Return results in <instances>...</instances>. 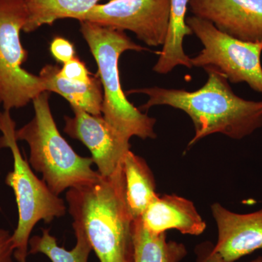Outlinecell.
I'll list each match as a JSON object with an SVG mask.
<instances>
[{"mask_svg":"<svg viewBox=\"0 0 262 262\" xmlns=\"http://www.w3.org/2000/svg\"><path fill=\"white\" fill-rule=\"evenodd\" d=\"M50 49L52 56L60 63H67L76 56L75 46L70 41L63 37L54 38Z\"/></svg>","mask_w":262,"mask_h":262,"instance_id":"ffe728a7","label":"cell"},{"mask_svg":"<svg viewBox=\"0 0 262 262\" xmlns=\"http://www.w3.org/2000/svg\"><path fill=\"white\" fill-rule=\"evenodd\" d=\"M80 32L89 45L98 66V76L103 89V118L120 135L130 140L157 137L156 120L141 113L127 100L122 91L118 61L124 52L149 51L133 42L123 31L89 21H80Z\"/></svg>","mask_w":262,"mask_h":262,"instance_id":"3957f363","label":"cell"},{"mask_svg":"<svg viewBox=\"0 0 262 262\" xmlns=\"http://www.w3.org/2000/svg\"><path fill=\"white\" fill-rule=\"evenodd\" d=\"M56 65H46L39 72L45 90L56 93L70 102L72 108H80L93 115H102V85L98 75L88 83L73 82L59 75Z\"/></svg>","mask_w":262,"mask_h":262,"instance_id":"4fadbf2b","label":"cell"},{"mask_svg":"<svg viewBox=\"0 0 262 262\" xmlns=\"http://www.w3.org/2000/svg\"><path fill=\"white\" fill-rule=\"evenodd\" d=\"M206 83L198 91L160 87L132 89L127 94H142L149 97L141 110L154 106H171L189 115L195 134L188 148L206 136L222 134L239 140L262 127V101H247L234 94L228 80L213 67H205Z\"/></svg>","mask_w":262,"mask_h":262,"instance_id":"6da1fadb","label":"cell"},{"mask_svg":"<svg viewBox=\"0 0 262 262\" xmlns=\"http://www.w3.org/2000/svg\"><path fill=\"white\" fill-rule=\"evenodd\" d=\"M192 15L231 37L262 42V0H189Z\"/></svg>","mask_w":262,"mask_h":262,"instance_id":"30bf717a","label":"cell"},{"mask_svg":"<svg viewBox=\"0 0 262 262\" xmlns=\"http://www.w3.org/2000/svg\"><path fill=\"white\" fill-rule=\"evenodd\" d=\"M0 104H2V101H1V99H0Z\"/></svg>","mask_w":262,"mask_h":262,"instance_id":"603a6c76","label":"cell"},{"mask_svg":"<svg viewBox=\"0 0 262 262\" xmlns=\"http://www.w3.org/2000/svg\"><path fill=\"white\" fill-rule=\"evenodd\" d=\"M74 230L77 243L73 249L68 251L58 246L49 229H43L42 236L36 235L29 239V255L42 253L52 262H89L90 253L93 251L89 239L80 229Z\"/></svg>","mask_w":262,"mask_h":262,"instance_id":"ac0fdd59","label":"cell"},{"mask_svg":"<svg viewBox=\"0 0 262 262\" xmlns=\"http://www.w3.org/2000/svg\"><path fill=\"white\" fill-rule=\"evenodd\" d=\"M101 0H25L27 20L23 31L33 32L43 25H53L60 19L73 18L80 21Z\"/></svg>","mask_w":262,"mask_h":262,"instance_id":"2e32d148","label":"cell"},{"mask_svg":"<svg viewBox=\"0 0 262 262\" xmlns=\"http://www.w3.org/2000/svg\"><path fill=\"white\" fill-rule=\"evenodd\" d=\"M14 248L12 234L5 229H0V262H14Z\"/></svg>","mask_w":262,"mask_h":262,"instance_id":"7402d4cb","label":"cell"},{"mask_svg":"<svg viewBox=\"0 0 262 262\" xmlns=\"http://www.w3.org/2000/svg\"><path fill=\"white\" fill-rule=\"evenodd\" d=\"M196 262H227L218 253L215 252L214 245L210 241H205L196 245L194 248ZM251 262H262V256Z\"/></svg>","mask_w":262,"mask_h":262,"instance_id":"44dd1931","label":"cell"},{"mask_svg":"<svg viewBox=\"0 0 262 262\" xmlns=\"http://www.w3.org/2000/svg\"><path fill=\"white\" fill-rule=\"evenodd\" d=\"M27 20L25 0H0V99L8 111L27 106L46 91L39 76L23 68L28 53L20 34Z\"/></svg>","mask_w":262,"mask_h":262,"instance_id":"8992f818","label":"cell"},{"mask_svg":"<svg viewBox=\"0 0 262 262\" xmlns=\"http://www.w3.org/2000/svg\"><path fill=\"white\" fill-rule=\"evenodd\" d=\"M211 208L218 227L214 250L226 261L234 262L262 250V208L246 214L229 211L218 203Z\"/></svg>","mask_w":262,"mask_h":262,"instance_id":"8fae6325","label":"cell"},{"mask_svg":"<svg viewBox=\"0 0 262 262\" xmlns=\"http://www.w3.org/2000/svg\"><path fill=\"white\" fill-rule=\"evenodd\" d=\"M134 262H180L187 256L184 244L167 241L166 233H151L140 218L134 220Z\"/></svg>","mask_w":262,"mask_h":262,"instance_id":"e0dca14e","label":"cell"},{"mask_svg":"<svg viewBox=\"0 0 262 262\" xmlns=\"http://www.w3.org/2000/svg\"><path fill=\"white\" fill-rule=\"evenodd\" d=\"M170 0H110L98 4L80 21L130 31L148 46H163L168 34Z\"/></svg>","mask_w":262,"mask_h":262,"instance_id":"ba28073f","label":"cell"},{"mask_svg":"<svg viewBox=\"0 0 262 262\" xmlns=\"http://www.w3.org/2000/svg\"><path fill=\"white\" fill-rule=\"evenodd\" d=\"M140 219L144 227L155 234L177 229L182 234L198 236L206 229L194 203L177 194H157Z\"/></svg>","mask_w":262,"mask_h":262,"instance_id":"7c38bea8","label":"cell"},{"mask_svg":"<svg viewBox=\"0 0 262 262\" xmlns=\"http://www.w3.org/2000/svg\"><path fill=\"white\" fill-rule=\"evenodd\" d=\"M72 110L74 117H64V132L90 150L101 176L112 175L130 151V140L120 135L102 115H93L77 108Z\"/></svg>","mask_w":262,"mask_h":262,"instance_id":"9c48e42d","label":"cell"},{"mask_svg":"<svg viewBox=\"0 0 262 262\" xmlns=\"http://www.w3.org/2000/svg\"><path fill=\"white\" fill-rule=\"evenodd\" d=\"M58 74L67 80L83 83L91 82L93 78V76L90 73L85 63L77 56L63 63V67L60 69Z\"/></svg>","mask_w":262,"mask_h":262,"instance_id":"d6986e66","label":"cell"},{"mask_svg":"<svg viewBox=\"0 0 262 262\" xmlns=\"http://www.w3.org/2000/svg\"><path fill=\"white\" fill-rule=\"evenodd\" d=\"M66 198L73 229L84 232L100 262H134L135 220L125 199L122 163L108 177L69 189Z\"/></svg>","mask_w":262,"mask_h":262,"instance_id":"7a4b0ae2","label":"cell"},{"mask_svg":"<svg viewBox=\"0 0 262 262\" xmlns=\"http://www.w3.org/2000/svg\"><path fill=\"white\" fill-rule=\"evenodd\" d=\"M186 24L203 46L199 54L191 58L192 67H213L229 82H246L262 94V42L239 40L194 15L187 17Z\"/></svg>","mask_w":262,"mask_h":262,"instance_id":"52a82bcc","label":"cell"},{"mask_svg":"<svg viewBox=\"0 0 262 262\" xmlns=\"http://www.w3.org/2000/svg\"><path fill=\"white\" fill-rule=\"evenodd\" d=\"M125 199L134 220L140 218L157 196L155 180L145 160L129 151L122 162Z\"/></svg>","mask_w":262,"mask_h":262,"instance_id":"9a60e30c","label":"cell"},{"mask_svg":"<svg viewBox=\"0 0 262 262\" xmlns=\"http://www.w3.org/2000/svg\"><path fill=\"white\" fill-rule=\"evenodd\" d=\"M16 124L10 111L0 113V148H8L13 158V170L5 177V182L13 190L18 211L16 229L12 234L14 258L27 262L29 242L33 229L38 222L51 223L66 214L64 201L54 194L46 182L38 178L24 158L15 138Z\"/></svg>","mask_w":262,"mask_h":262,"instance_id":"5b68a950","label":"cell"},{"mask_svg":"<svg viewBox=\"0 0 262 262\" xmlns=\"http://www.w3.org/2000/svg\"><path fill=\"white\" fill-rule=\"evenodd\" d=\"M50 92L33 99L32 120L15 130L17 140L24 141L30 149L29 164L42 173L52 192L59 195L66 189L96 182L101 174L92 168L91 158L80 156L60 134L49 105Z\"/></svg>","mask_w":262,"mask_h":262,"instance_id":"277c9868","label":"cell"},{"mask_svg":"<svg viewBox=\"0 0 262 262\" xmlns=\"http://www.w3.org/2000/svg\"><path fill=\"white\" fill-rule=\"evenodd\" d=\"M189 0H170V16L168 32L160 58L153 71L166 75L178 66L192 68L191 58L183 47L184 37L192 35V32L186 24Z\"/></svg>","mask_w":262,"mask_h":262,"instance_id":"5bb4252c","label":"cell"}]
</instances>
